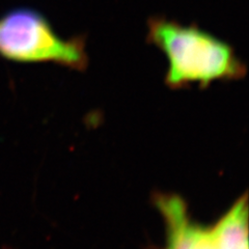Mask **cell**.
Segmentation results:
<instances>
[{
    "label": "cell",
    "instance_id": "1",
    "mask_svg": "<svg viewBox=\"0 0 249 249\" xmlns=\"http://www.w3.org/2000/svg\"><path fill=\"white\" fill-rule=\"evenodd\" d=\"M146 42L165 54V82L171 89L191 83L207 88L215 80H236L246 74L233 47L196 24L153 16L147 19Z\"/></svg>",
    "mask_w": 249,
    "mask_h": 249
},
{
    "label": "cell",
    "instance_id": "2",
    "mask_svg": "<svg viewBox=\"0 0 249 249\" xmlns=\"http://www.w3.org/2000/svg\"><path fill=\"white\" fill-rule=\"evenodd\" d=\"M0 57L19 64L53 62L82 71L89 64L87 36L66 40L43 14L18 7L0 17Z\"/></svg>",
    "mask_w": 249,
    "mask_h": 249
},
{
    "label": "cell",
    "instance_id": "3",
    "mask_svg": "<svg viewBox=\"0 0 249 249\" xmlns=\"http://www.w3.org/2000/svg\"><path fill=\"white\" fill-rule=\"evenodd\" d=\"M157 202L166 223V249H197L201 227L192 223L184 201L176 196H163Z\"/></svg>",
    "mask_w": 249,
    "mask_h": 249
},
{
    "label": "cell",
    "instance_id": "4",
    "mask_svg": "<svg viewBox=\"0 0 249 249\" xmlns=\"http://www.w3.org/2000/svg\"><path fill=\"white\" fill-rule=\"evenodd\" d=\"M247 223V197L244 196L211 229L216 249H248Z\"/></svg>",
    "mask_w": 249,
    "mask_h": 249
}]
</instances>
